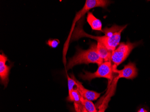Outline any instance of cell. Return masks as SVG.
<instances>
[{
	"mask_svg": "<svg viewBox=\"0 0 150 112\" xmlns=\"http://www.w3.org/2000/svg\"><path fill=\"white\" fill-rule=\"evenodd\" d=\"M103 61L97 51V44L93 43L87 50H82L77 49L76 54L69 60L66 66V69L69 70L73 66L81 64H88L95 63L98 66L102 64Z\"/></svg>",
	"mask_w": 150,
	"mask_h": 112,
	"instance_id": "6da1fadb",
	"label": "cell"
},
{
	"mask_svg": "<svg viewBox=\"0 0 150 112\" xmlns=\"http://www.w3.org/2000/svg\"><path fill=\"white\" fill-rule=\"evenodd\" d=\"M111 1H106V0H86L83 8L76 13L73 20V23L69 35V37L66 42L64 47V51H63V61L65 65L66 62L65 56L66 55L67 51L68 50L69 42V41H70V40L71 38V34H72L75 29L74 27L76 23L78 21V20H80L87 12H88L91 9L96 8V7L106 8L109 5L111 4Z\"/></svg>",
	"mask_w": 150,
	"mask_h": 112,
	"instance_id": "7a4b0ae2",
	"label": "cell"
},
{
	"mask_svg": "<svg viewBox=\"0 0 150 112\" xmlns=\"http://www.w3.org/2000/svg\"><path fill=\"white\" fill-rule=\"evenodd\" d=\"M117 66L112 64L111 61L103 62L98 66V69L94 73L85 71V74H81L80 78L84 80L91 81L93 79L98 78H103L112 81L114 73V70Z\"/></svg>",
	"mask_w": 150,
	"mask_h": 112,
	"instance_id": "3957f363",
	"label": "cell"
},
{
	"mask_svg": "<svg viewBox=\"0 0 150 112\" xmlns=\"http://www.w3.org/2000/svg\"><path fill=\"white\" fill-rule=\"evenodd\" d=\"M141 41L131 43L128 41L126 43H121L118 47L112 52L111 61L114 65L117 67L129 57L132 50L141 43Z\"/></svg>",
	"mask_w": 150,
	"mask_h": 112,
	"instance_id": "277c9868",
	"label": "cell"
},
{
	"mask_svg": "<svg viewBox=\"0 0 150 112\" xmlns=\"http://www.w3.org/2000/svg\"><path fill=\"white\" fill-rule=\"evenodd\" d=\"M127 25L120 26L114 25L111 27H105L103 30L106 37L105 46L113 52L120 44L121 34Z\"/></svg>",
	"mask_w": 150,
	"mask_h": 112,
	"instance_id": "5b68a950",
	"label": "cell"
},
{
	"mask_svg": "<svg viewBox=\"0 0 150 112\" xmlns=\"http://www.w3.org/2000/svg\"><path fill=\"white\" fill-rule=\"evenodd\" d=\"M117 67H115L114 70V73L118 74L116 78L117 80L120 78L133 80L138 76V70L135 63L129 62L121 70H117Z\"/></svg>",
	"mask_w": 150,
	"mask_h": 112,
	"instance_id": "8992f818",
	"label": "cell"
},
{
	"mask_svg": "<svg viewBox=\"0 0 150 112\" xmlns=\"http://www.w3.org/2000/svg\"><path fill=\"white\" fill-rule=\"evenodd\" d=\"M8 60L4 54L0 55V79L1 83L6 87L9 82V75L11 67L6 64Z\"/></svg>",
	"mask_w": 150,
	"mask_h": 112,
	"instance_id": "52a82bcc",
	"label": "cell"
},
{
	"mask_svg": "<svg viewBox=\"0 0 150 112\" xmlns=\"http://www.w3.org/2000/svg\"><path fill=\"white\" fill-rule=\"evenodd\" d=\"M75 80L76 81V88L82 97L91 101H95L98 99L101 94L100 93L86 89L81 82L76 79Z\"/></svg>",
	"mask_w": 150,
	"mask_h": 112,
	"instance_id": "ba28073f",
	"label": "cell"
},
{
	"mask_svg": "<svg viewBox=\"0 0 150 112\" xmlns=\"http://www.w3.org/2000/svg\"><path fill=\"white\" fill-rule=\"evenodd\" d=\"M97 51L100 58L103 60L104 62L111 61V56L112 52L109 50L103 44L97 42Z\"/></svg>",
	"mask_w": 150,
	"mask_h": 112,
	"instance_id": "9c48e42d",
	"label": "cell"
},
{
	"mask_svg": "<svg viewBox=\"0 0 150 112\" xmlns=\"http://www.w3.org/2000/svg\"><path fill=\"white\" fill-rule=\"evenodd\" d=\"M87 21L91 26L92 30L103 32L102 23L101 21L95 17L91 12H88Z\"/></svg>",
	"mask_w": 150,
	"mask_h": 112,
	"instance_id": "30bf717a",
	"label": "cell"
},
{
	"mask_svg": "<svg viewBox=\"0 0 150 112\" xmlns=\"http://www.w3.org/2000/svg\"><path fill=\"white\" fill-rule=\"evenodd\" d=\"M81 97L78 90L76 88L69 92L67 100L69 101L73 102L76 103L81 104Z\"/></svg>",
	"mask_w": 150,
	"mask_h": 112,
	"instance_id": "8fae6325",
	"label": "cell"
},
{
	"mask_svg": "<svg viewBox=\"0 0 150 112\" xmlns=\"http://www.w3.org/2000/svg\"><path fill=\"white\" fill-rule=\"evenodd\" d=\"M81 104L86 108L88 112H97V110L94 104L91 101L87 100L81 97Z\"/></svg>",
	"mask_w": 150,
	"mask_h": 112,
	"instance_id": "7c38bea8",
	"label": "cell"
},
{
	"mask_svg": "<svg viewBox=\"0 0 150 112\" xmlns=\"http://www.w3.org/2000/svg\"><path fill=\"white\" fill-rule=\"evenodd\" d=\"M111 91L106 95L104 97V99L103 100V101L101 103L98 108V110L97 112H105L106 108L108 106L109 102L111 99V97L112 96Z\"/></svg>",
	"mask_w": 150,
	"mask_h": 112,
	"instance_id": "4fadbf2b",
	"label": "cell"
},
{
	"mask_svg": "<svg viewBox=\"0 0 150 112\" xmlns=\"http://www.w3.org/2000/svg\"><path fill=\"white\" fill-rule=\"evenodd\" d=\"M67 83H68V88H69V92L72 91L74 89V87L75 86H76V78L73 75H71V77L69 76V75L67 74Z\"/></svg>",
	"mask_w": 150,
	"mask_h": 112,
	"instance_id": "5bb4252c",
	"label": "cell"
},
{
	"mask_svg": "<svg viewBox=\"0 0 150 112\" xmlns=\"http://www.w3.org/2000/svg\"><path fill=\"white\" fill-rule=\"evenodd\" d=\"M60 44V41L58 39H49L47 42V44L52 48H56Z\"/></svg>",
	"mask_w": 150,
	"mask_h": 112,
	"instance_id": "9a60e30c",
	"label": "cell"
},
{
	"mask_svg": "<svg viewBox=\"0 0 150 112\" xmlns=\"http://www.w3.org/2000/svg\"><path fill=\"white\" fill-rule=\"evenodd\" d=\"M81 104H77L74 103V108L76 112H82L81 108Z\"/></svg>",
	"mask_w": 150,
	"mask_h": 112,
	"instance_id": "2e32d148",
	"label": "cell"
},
{
	"mask_svg": "<svg viewBox=\"0 0 150 112\" xmlns=\"http://www.w3.org/2000/svg\"><path fill=\"white\" fill-rule=\"evenodd\" d=\"M81 108L82 112H88V111L86 110V108H84L81 104Z\"/></svg>",
	"mask_w": 150,
	"mask_h": 112,
	"instance_id": "e0dca14e",
	"label": "cell"
},
{
	"mask_svg": "<svg viewBox=\"0 0 150 112\" xmlns=\"http://www.w3.org/2000/svg\"><path fill=\"white\" fill-rule=\"evenodd\" d=\"M138 112H147V110L144 108H141L140 109H139Z\"/></svg>",
	"mask_w": 150,
	"mask_h": 112,
	"instance_id": "ac0fdd59",
	"label": "cell"
}]
</instances>
